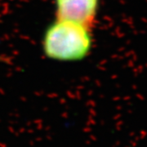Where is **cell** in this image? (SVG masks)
Instances as JSON below:
<instances>
[{
  "label": "cell",
  "instance_id": "1",
  "mask_svg": "<svg viewBox=\"0 0 147 147\" xmlns=\"http://www.w3.org/2000/svg\"><path fill=\"white\" fill-rule=\"evenodd\" d=\"M44 56L59 62H78L90 55L93 47L92 28L74 21L55 19L42 37Z\"/></svg>",
  "mask_w": 147,
  "mask_h": 147
},
{
  "label": "cell",
  "instance_id": "2",
  "mask_svg": "<svg viewBox=\"0 0 147 147\" xmlns=\"http://www.w3.org/2000/svg\"><path fill=\"white\" fill-rule=\"evenodd\" d=\"M100 0H54L57 19L83 24L92 28L99 11Z\"/></svg>",
  "mask_w": 147,
  "mask_h": 147
}]
</instances>
